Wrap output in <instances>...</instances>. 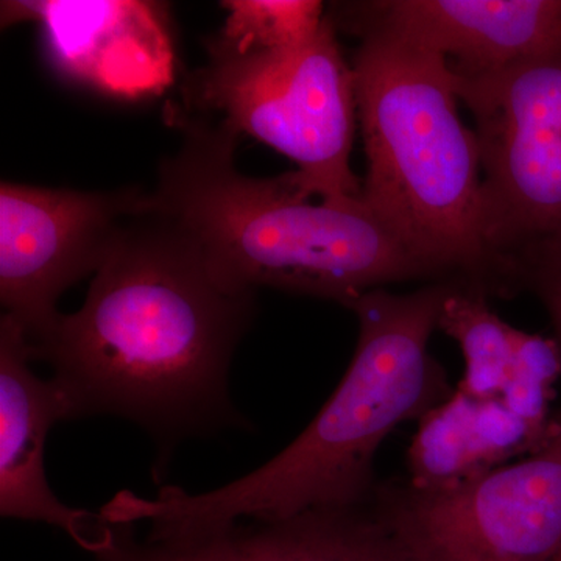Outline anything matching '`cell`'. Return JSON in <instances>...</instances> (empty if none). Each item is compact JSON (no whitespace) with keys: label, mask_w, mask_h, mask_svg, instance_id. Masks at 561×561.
Instances as JSON below:
<instances>
[{"label":"cell","mask_w":561,"mask_h":561,"mask_svg":"<svg viewBox=\"0 0 561 561\" xmlns=\"http://www.w3.org/2000/svg\"><path fill=\"white\" fill-rule=\"evenodd\" d=\"M254 309L256 294L220 284L201 247L149 194L81 309L31 343L33 360L54 368L72 420L121 416L173 440L239 421L228 373Z\"/></svg>","instance_id":"cell-1"},{"label":"cell","mask_w":561,"mask_h":561,"mask_svg":"<svg viewBox=\"0 0 561 561\" xmlns=\"http://www.w3.org/2000/svg\"><path fill=\"white\" fill-rule=\"evenodd\" d=\"M456 286L440 280L411 294L378 289L354 302L359 337L348 370L312 423L264 467L209 493L164 486L150 500L121 491L102 508L103 518L121 527L149 523V542H175L241 519L275 522L368 504L383 440L453 394L427 345Z\"/></svg>","instance_id":"cell-2"},{"label":"cell","mask_w":561,"mask_h":561,"mask_svg":"<svg viewBox=\"0 0 561 561\" xmlns=\"http://www.w3.org/2000/svg\"><path fill=\"white\" fill-rule=\"evenodd\" d=\"M179 149L158 169L154 209L201 247L227 289L272 287L351 308L386 284L431 272L364 202H313L291 172L253 179L239 171V138L227 124L176 111Z\"/></svg>","instance_id":"cell-3"},{"label":"cell","mask_w":561,"mask_h":561,"mask_svg":"<svg viewBox=\"0 0 561 561\" xmlns=\"http://www.w3.org/2000/svg\"><path fill=\"white\" fill-rule=\"evenodd\" d=\"M367 175L362 202L440 283L512 297L491 256L478 138L443 58L387 33H351Z\"/></svg>","instance_id":"cell-4"},{"label":"cell","mask_w":561,"mask_h":561,"mask_svg":"<svg viewBox=\"0 0 561 561\" xmlns=\"http://www.w3.org/2000/svg\"><path fill=\"white\" fill-rule=\"evenodd\" d=\"M208 61L183 84L186 113L220 114L238 135L267 144L297 165L291 176L306 194L324 202L362 197L351 171L356 131V90L330 18L300 46L234 50L206 43Z\"/></svg>","instance_id":"cell-5"},{"label":"cell","mask_w":561,"mask_h":561,"mask_svg":"<svg viewBox=\"0 0 561 561\" xmlns=\"http://www.w3.org/2000/svg\"><path fill=\"white\" fill-rule=\"evenodd\" d=\"M453 77L474 117L486 245L513 297L516 260L561 247V41L507 68Z\"/></svg>","instance_id":"cell-6"},{"label":"cell","mask_w":561,"mask_h":561,"mask_svg":"<svg viewBox=\"0 0 561 561\" xmlns=\"http://www.w3.org/2000/svg\"><path fill=\"white\" fill-rule=\"evenodd\" d=\"M373 504L416 561H553L561 552V409L545 443L456 489L379 482Z\"/></svg>","instance_id":"cell-7"},{"label":"cell","mask_w":561,"mask_h":561,"mask_svg":"<svg viewBox=\"0 0 561 561\" xmlns=\"http://www.w3.org/2000/svg\"><path fill=\"white\" fill-rule=\"evenodd\" d=\"M149 192L0 186V301L36 345L55 327L58 300L102 267Z\"/></svg>","instance_id":"cell-8"},{"label":"cell","mask_w":561,"mask_h":561,"mask_svg":"<svg viewBox=\"0 0 561 561\" xmlns=\"http://www.w3.org/2000/svg\"><path fill=\"white\" fill-rule=\"evenodd\" d=\"M33 21L62 76L116 98L158 94L173 80L168 9L136 0L2 2V25Z\"/></svg>","instance_id":"cell-9"},{"label":"cell","mask_w":561,"mask_h":561,"mask_svg":"<svg viewBox=\"0 0 561 561\" xmlns=\"http://www.w3.org/2000/svg\"><path fill=\"white\" fill-rule=\"evenodd\" d=\"M328 14L335 31H376L443 58L454 76L527 60L561 41V0H375Z\"/></svg>","instance_id":"cell-10"},{"label":"cell","mask_w":561,"mask_h":561,"mask_svg":"<svg viewBox=\"0 0 561 561\" xmlns=\"http://www.w3.org/2000/svg\"><path fill=\"white\" fill-rule=\"evenodd\" d=\"M33 350L24 330L0 320V513L3 518L61 527L80 546L108 556L116 529L102 515L62 504L51 491L44 449L51 427L72 420L65 391L32 370Z\"/></svg>","instance_id":"cell-11"},{"label":"cell","mask_w":561,"mask_h":561,"mask_svg":"<svg viewBox=\"0 0 561 561\" xmlns=\"http://www.w3.org/2000/svg\"><path fill=\"white\" fill-rule=\"evenodd\" d=\"M373 501V500H371ZM114 561H416L373 502L231 524L175 542H125Z\"/></svg>","instance_id":"cell-12"},{"label":"cell","mask_w":561,"mask_h":561,"mask_svg":"<svg viewBox=\"0 0 561 561\" xmlns=\"http://www.w3.org/2000/svg\"><path fill=\"white\" fill-rule=\"evenodd\" d=\"M551 424L523 419L501 398L482 400L454 389L419 420L409 448L408 481L426 491L465 485L537 451Z\"/></svg>","instance_id":"cell-13"},{"label":"cell","mask_w":561,"mask_h":561,"mask_svg":"<svg viewBox=\"0 0 561 561\" xmlns=\"http://www.w3.org/2000/svg\"><path fill=\"white\" fill-rule=\"evenodd\" d=\"M481 291L456 286L443 302L438 330L459 343L465 375L457 389L471 397L500 398L511 378L522 330L505 323Z\"/></svg>","instance_id":"cell-14"},{"label":"cell","mask_w":561,"mask_h":561,"mask_svg":"<svg viewBox=\"0 0 561 561\" xmlns=\"http://www.w3.org/2000/svg\"><path fill=\"white\" fill-rule=\"evenodd\" d=\"M224 28L214 39L234 50H278L300 46L327 20L317 0H228Z\"/></svg>","instance_id":"cell-15"},{"label":"cell","mask_w":561,"mask_h":561,"mask_svg":"<svg viewBox=\"0 0 561 561\" xmlns=\"http://www.w3.org/2000/svg\"><path fill=\"white\" fill-rule=\"evenodd\" d=\"M519 289L531 291L551 317L561 351V247H545L516 261Z\"/></svg>","instance_id":"cell-16"},{"label":"cell","mask_w":561,"mask_h":561,"mask_svg":"<svg viewBox=\"0 0 561 561\" xmlns=\"http://www.w3.org/2000/svg\"><path fill=\"white\" fill-rule=\"evenodd\" d=\"M553 561H561V552L559 553V557H557V559Z\"/></svg>","instance_id":"cell-17"}]
</instances>
